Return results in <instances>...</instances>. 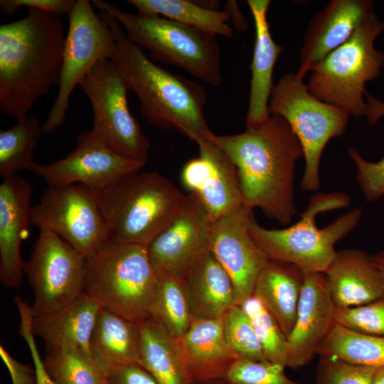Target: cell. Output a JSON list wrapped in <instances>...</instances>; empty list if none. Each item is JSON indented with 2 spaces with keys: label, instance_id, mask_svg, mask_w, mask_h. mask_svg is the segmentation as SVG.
<instances>
[{
  "label": "cell",
  "instance_id": "6da1fadb",
  "mask_svg": "<svg viewBox=\"0 0 384 384\" xmlns=\"http://www.w3.org/2000/svg\"><path fill=\"white\" fill-rule=\"evenodd\" d=\"M234 163L244 203L283 225L297 213L294 201L295 170L304 157L302 146L287 122L270 114L240 134L206 137Z\"/></svg>",
  "mask_w": 384,
  "mask_h": 384
},
{
  "label": "cell",
  "instance_id": "7a4b0ae2",
  "mask_svg": "<svg viewBox=\"0 0 384 384\" xmlns=\"http://www.w3.org/2000/svg\"><path fill=\"white\" fill-rule=\"evenodd\" d=\"M66 33L60 16L28 9L0 25V112L16 119L58 84Z\"/></svg>",
  "mask_w": 384,
  "mask_h": 384
},
{
  "label": "cell",
  "instance_id": "3957f363",
  "mask_svg": "<svg viewBox=\"0 0 384 384\" xmlns=\"http://www.w3.org/2000/svg\"><path fill=\"white\" fill-rule=\"evenodd\" d=\"M115 41L112 60L117 65L129 90L139 102L142 114L163 129H176L185 134L195 131L203 137L212 133L204 107L206 95L198 82L159 67L132 41L119 22L100 11Z\"/></svg>",
  "mask_w": 384,
  "mask_h": 384
},
{
  "label": "cell",
  "instance_id": "277c9868",
  "mask_svg": "<svg viewBox=\"0 0 384 384\" xmlns=\"http://www.w3.org/2000/svg\"><path fill=\"white\" fill-rule=\"evenodd\" d=\"M98 194L110 240L146 247L181 214L187 201L156 171L129 174Z\"/></svg>",
  "mask_w": 384,
  "mask_h": 384
},
{
  "label": "cell",
  "instance_id": "5b68a950",
  "mask_svg": "<svg viewBox=\"0 0 384 384\" xmlns=\"http://www.w3.org/2000/svg\"><path fill=\"white\" fill-rule=\"evenodd\" d=\"M349 196L343 192L316 193L294 224L282 229H267L252 216L249 232L269 260L292 264L303 274L325 272L334 260L336 243L358 225L362 210L355 208L323 228L316 224L321 213L348 208Z\"/></svg>",
  "mask_w": 384,
  "mask_h": 384
},
{
  "label": "cell",
  "instance_id": "8992f818",
  "mask_svg": "<svg viewBox=\"0 0 384 384\" xmlns=\"http://www.w3.org/2000/svg\"><path fill=\"white\" fill-rule=\"evenodd\" d=\"M92 4L112 16L128 37L150 59L175 66L218 87L223 81L220 48L217 36L155 14H132L102 0Z\"/></svg>",
  "mask_w": 384,
  "mask_h": 384
},
{
  "label": "cell",
  "instance_id": "52a82bcc",
  "mask_svg": "<svg viewBox=\"0 0 384 384\" xmlns=\"http://www.w3.org/2000/svg\"><path fill=\"white\" fill-rule=\"evenodd\" d=\"M156 279L147 247L110 240L86 257L84 294L102 309L140 323L149 318Z\"/></svg>",
  "mask_w": 384,
  "mask_h": 384
},
{
  "label": "cell",
  "instance_id": "ba28073f",
  "mask_svg": "<svg viewBox=\"0 0 384 384\" xmlns=\"http://www.w3.org/2000/svg\"><path fill=\"white\" fill-rule=\"evenodd\" d=\"M384 31L376 14L367 15L351 37L311 70L306 84L319 100L356 117L366 115V83L378 78L384 66V53L375 41Z\"/></svg>",
  "mask_w": 384,
  "mask_h": 384
},
{
  "label": "cell",
  "instance_id": "9c48e42d",
  "mask_svg": "<svg viewBox=\"0 0 384 384\" xmlns=\"http://www.w3.org/2000/svg\"><path fill=\"white\" fill-rule=\"evenodd\" d=\"M268 112L282 117L302 146L305 167L301 188L305 191L319 190L322 153L331 139L344 133L349 114L316 98L294 73L284 75L273 85Z\"/></svg>",
  "mask_w": 384,
  "mask_h": 384
},
{
  "label": "cell",
  "instance_id": "30bf717a",
  "mask_svg": "<svg viewBox=\"0 0 384 384\" xmlns=\"http://www.w3.org/2000/svg\"><path fill=\"white\" fill-rule=\"evenodd\" d=\"M93 113L92 134L115 153L146 164L149 142L131 114L127 82L110 59L99 62L80 82Z\"/></svg>",
  "mask_w": 384,
  "mask_h": 384
},
{
  "label": "cell",
  "instance_id": "8fae6325",
  "mask_svg": "<svg viewBox=\"0 0 384 384\" xmlns=\"http://www.w3.org/2000/svg\"><path fill=\"white\" fill-rule=\"evenodd\" d=\"M59 87L46 121L44 134L55 131L65 122L71 94L99 62L112 59L115 49L112 31L88 0H77L68 15Z\"/></svg>",
  "mask_w": 384,
  "mask_h": 384
},
{
  "label": "cell",
  "instance_id": "7c38bea8",
  "mask_svg": "<svg viewBox=\"0 0 384 384\" xmlns=\"http://www.w3.org/2000/svg\"><path fill=\"white\" fill-rule=\"evenodd\" d=\"M31 223L49 230L87 257L109 240L98 188L84 184L49 186L31 208Z\"/></svg>",
  "mask_w": 384,
  "mask_h": 384
},
{
  "label": "cell",
  "instance_id": "4fadbf2b",
  "mask_svg": "<svg viewBox=\"0 0 384 384\" xmlns=\"http://www.w3.org/2000/svg\"><path fill=\"white\" fill-rule=\"evenodd\" d=\"M86 257L53 233L40 230L23 270L34 292L33 316L57 310L84 294Z\"/></svg>",
  "mask_w": 384,
  "mask_h": 384
},
{
  "label": "cell",
  "instance_id": "5bb4252c",
  "mask_svg": "<svg viewBox=\"0 0 384 384\" xmlns=\"http://www.w3.org/2000/svg\"><path fill=\"white\" fill-rule=\"evenodd\" d=\"M144 165L115 153L89 130L78 135L76 146L65 157L48 164L33 162L28 171L49 186L80 183L100 189Z\"/></svg>",
  "mask_w": 384,
  "mask_h": 384
},
{
  "label": "cell",
  "instance_id": "9a60e30c",
  "mask_svg": "<svg viewBox=\"0 0 384 384\" xmlns=\"http://www.w3.org/2000/svg\"><path fill=\"white\" fill-rule=\"evenodd\" d=\"M252 208L243 203L213 220L209 251L233 281L237 305L253 295L269 260L249 232Z\"/></svg>",
  "mask_w": 384,
  "mask_h": 384
},
{
  "label": "cell",
  "instance_id": "2e32d148",
  "mask_svg": "<svg viewBox=\"0 0 384 384\" xmlns=\"http://www.w3.org/2000/svg\"><path fill=\"white\" fill-rule=\"evenodd\" d=\"M185 136L198 145L200 156L185 164L182 182L200 198L212 220L245 203L238 170L228 154L195 131H188Z\"/></svg>",
  "mask_w": 384,
  "mask_h": 384
},
{
  "label": "cell",
  "instance_id": "e0dca14e",
  "mask_svg": "<svg viewBox=\"0 0 384 384\" xmlns=\"http://www.w3.org/2000/svg\"><path fill=\"white\" fill-rule=\"evenodd\" d=\"M213 222L200 198L194 193L187 195L181 214L147 246L155 272L183 276L209 252Z\"/></svg>",
  "mask_w": 384,
  "mask_h": 384
},
{
  "label": "cell",
  "instance_id": "ac0fdd59",
  "mask_svg": "<svg viewBox=\"0 0 384 384\" xmlns=\"http://www.w3.org/2000/svg\"><path fill=\"white\" fill-rule=\"evenodd\" d=\"M335 304L324 272L304 274L294 326L287 338V367L310 363L334 321Z\"/></svg>",
  "mask_w": 384,
  "mask_h": 384
},
{
  "label": "cell",
  "instance_id": "d6986e66",
  "mask_svg": "<svg viewBox=\"0 0 384 384\" xmlns=\"http://www.w3.org/2000/svg\"><path fill=\"white\" fill-rule=\"evenodd\" d=\"M31 183L17 174L4 178L0 185V281L18 287L23 279L21 243L31 220Z\"/></svg>",
  "mask_w": 384,
  "mask_h": 384
},
{
  "label": "cell",
  "instance_id": "ffe728a7",
  "mask_svg": "<svg viewBox=\"0 0 384 384\" xmlns=\"http://www.w3.org/2000/svg\"><path fill=\"white\" fill-rule=\"evenodd\" d=\"M373 12L369 0H332L311 18L304 36L297 75L304 79L326 56L344 43Z\"/></svg>",
  "mask_w": 384,
  "mask_h": 384
},
{
  "label": "cell",
  "instance_id": "44dd1931",
  "mask_svg": "<svg viewBox=\"0 0 384 384\" xmlns=\"http://www.w3.org/2000/svg\"><path fill=\"white\" fill-rule=\"evenodd\" d=\"M176 342L185 371L193 384L223 379L240 358L225 341L222 318L193 320Z\"/></svg>",
  "mask_w": 384,
  "mask_h": 384
},
{
  "label": "cell",
  "instance_id": "7402d4cb",
  "mask_svg": "<svg viewBox=\"0 0 384 384\" xmlns=\"http://www.w3.org/2000/svg\"><path fill=\"white\" fill-rule=\"evenodd\" d=\"M324 273L336 306H357L384 297L380 273L363 250L337 251Z\"/></svg>",
  "mask_w": 384,
  "mask_h": 384
},
{
  "label": "cell",
  "instance_id": "603a6c76",
  "mask_svg": "<svg viewBox=\"0 0 384 384\" xmlns=\"http://www.w3.org/2000/svg\"><path fill=\"white\" fill-rule=\"evenodd\" d=\"M255 27V41L250 65L251 80L246 128L255 126L269 117L268 104L273 87L274 65L283 46L277 44L271 35L267 21L270 0H248Z\"/></svg>",
  "mask_w": 384,
  "mask_h": 384
},
{
  "label": "cell",
  "instance_id": "cb8c5ba5",
  "mask_svg": "<svg viewBox=\"0 0 384 384\" xmlns=\"http://www.w3.org/2000/svg\"><path fill=\"white\" fill-rule=\"evenodd\" d=\"M102 307L83 294L65 306L33 317V331L48 348L73 347L91 356L90 343Z\"/></svg>",
  "mask_w": 384,
  "mask_h": 384
},
{
  "label": "cell",
  "instance_id": "d4e9b609",
  "mask_svg": "<svg viewBox=\"0 0 384 384\" xmlns=\"http://www.w3.org/2000/svg\"><path fill=\"white\" fill-rule=\"evenodd\" d=\"M193 320L222 318L237 305L230 276L209 251L183 275Z\"/></svg>",
  "mask_w": 384,
  "mask_h": 384
},
{
  "label": "cell",
  "instance_id": "484cf974",
  "mask_svg": "<svg viewBox=\"0 0 384 384\" xmlns=\"http://www.w3.org/2000/svg\"><path fill=\"white\" fill-rule=\"evenodd\" d=\"M90 351L108 376L127 365H140L139 323L102 308L91 336Z\"/></svg>",
  "mask_w": 384,
  "mask_h": 384
},
{
  "label": "cell",
  "instance_id": "4316f807",
  "mask_svg": "<svg viewBox=\"0 0 384 384\" xmlns=\"http://www.w3.org/2000/svg\"><path fill=\"white\" fill-rule=\"evenodd\" d=\"M304 274L296 266L269 260L254 288L257 298L287 338L296 321Z\"/></svg>",
  "mask_w": 384,
  "mask_h": 384
},
{
  "label": "cell",
  "instance_id": "83f0119b",
  "mask_svg": "<svg viewBox=\"0 0 384 384\" xmlns=\"http://www.w3.org/2000/svg\"><path fill=\"white\" fill-rule=\"evenodd\" d=\"M140 365L158 384H193L186 371L176 338L149 318L139 323Z\"/></svg>",
  "mask_w": 384,
  "mask_h": 384
},
{
  "label": "cell",
  "instance_id": "f1b7e54d",
  "mask_svg": "<svg viewBox=\"0 0 384 384\" xmlns=\"http://www.w3.org/2000/svg\"><path fill=\"white\" fill-rule=\"evenodd\" d=\"M156 275L149 318L161 325L172 337L178 338L193 321L183 277L169 273Z\"/></svg>",
  "mask_w": 384,
  "mask_h": 384
},
{
  "label": "cell",
  "instance_id": "f546056e",
  "mask_svg": "<svg viewBox=\"0 0 384 384\" xmlns=\"http://www.w3.org/2000/svg\"><path fill=\"white\" fill-rule=\"evenodd\" d=\"M142 14H155L206 31L216 36L230 38L234 29L228 22L225 11L206 9L188 0H127Z\"/></svg>",
  "mask_w": 384,
  "mask_h": 384
},
{
  "label": "cell",
  "instance_id": "4dcf8cb0",
  "mask_svg": "<svg viewBox=\"0 0 384 384\" xmlns=\"http://www.w3.org/2000/svg\"><path fill=\"white\" fill-rule=\"evenodd\" d=\"M316 355L354 365L384 366V336L363 334L334 323Z\"/></svg>",
  "mask_w": 384,
  "mask_h": 384
},
{
  "label": "cell",
  "instance_id": "1f68e13d",
  "mask_svg": "<svg viewBox=\"0 0 384 384\" xmlns=\"http://www.w3.org/2000/svg\"><path fill=\"white\" fill-rule=\"evenodd\" d=\"M11 128L0 131V176L3 178L28 170L43 133L38 117L27 114Z\"/></svg>",
  "mask_w": 384,
  "mask_h": 384
},
{
  "label": "cell",
  "instance_id": "d6a6232c",
  "mask_svg": "<svg viewBox=\"0 0 384 384\" xmlns=\"http://www.w3.org/2000/svg\"><path fill=\"white\" fill-rule=\"evenodd\" d=\"M43 361L53 384H110L92 356L78 348H48Z\"/></svg>",
  "mask_w": 384,
  "mask_h": 384
},
{
  "label": "cell",
  "instance_id": "836d02e7",
  "mask_svg": "<svg viewBox=\"0 0 384 384\" xmlns=\"http://www.w3.org/2000/svg\"><path fill=\"white\" fill-rule=\"evenodd\" d=\"M240 306L250 320L265 360L287 367V338L272 315L253 295Z\"/></svg>",
  "mask_w": 384,
  "mask_h": 384
},
{
  "label": "cell",
  "instance_id": "e575fe53",
  "mask_svg": "<svg viewBox=\"0 0 384 384\" xmlns=\"http://www.w3.org/2000/svg\"><path fill=\"white\" fill-rule=\"evenodd\" d=\"M366 97L365 116L368 124L373 125L384 116V102L367 92ZM348 153L356 166V181L365 199L372 202L382 198L384 196V156L378 161H369L352 146L348 148Z\"/></svg>",
  "mask_w": 384,
  "mask_h": 384
},
{
  "label": "cell",
  "instance_id": "d590c367",
  "mask_svg": "<svg viewBox=\"0 0 384 384\" xmlns=\"http://www.w3.org/2000/svg\"><path fill=\"white\" fill-rule=\"evenodd\" d=\"M222 319L225 341L240 358L267 361L250 320L240 305L229 309Z\"/></svg>",
  "mask_w": 384,
  "mask_h": 384
},
{
  "label": "cell",
  "instance_id": "8d00e7d4",
  "mask_svg": "<svg viewBox=\"0 0 384 384\" xmlns=\"http://www.w3.org/2000/svg\"><path fill=\"white\" fill-rule=\"evenodd\" d=\"M284 369L267 361L238 358L223 380L226 384H302L289 378Z\"/></svg>",
  "mask_w": 384,
  "mask_h": 384
},
{
  "label": "cell",
  "instance_id": "74e56055",
  "mask_svg": "<svg viewBox=\"0 0 384 384\" xmlns=\"http://www.w3.org/2000/svg\"><path fill=\"white\" fill-rule=\"evenodd\" d=\"M334 321L355 332L384 336V297L357 306H335Z\"/></svg>",
  "mask_w": 384,
  "mask_h": 384
},
{
  "label": "cell",
  "instance_id": "f35d334b",
  "mask_svg": "<svg viewBox=\"0 0 384 384\" xmlns=\"http://www.w3.org/2000/svg\"><path fill=\"white\" fill-rule=\"evenodd\" d=\"M375 369L320 357L316 384H372Z\"/></svg>",
  "mask_w": 384,
  "mask_h": 384
},
{
  "label": "cell",
  "instance_id": "ab89813d",
  "mask_svg": "<svg viewBox=\"0 0 384 384\" xmlns=\"http://www.w3.org/2000/svg\"><path fill=\"white\" fill-rule=\"evenodd\" d=\"M16 306L20 314L18 333L23 338L29 348L37 376L38 384H53L46 370L35 341V334L32 326L33 316L31 306L23 300H18L16 302Z\"/></svg>",
  "mask_w": 384,
  "mask_h": 384
},
{
  "label": "cell",
  "instance_id": "60d3db41",
  "mask_svg": "<svg viewBox=\"0 0 384 384\" xmlns=\"http://www.w3.org/2000/svg\"><path fill=\"white\" fill-rule=\"evenodd\" d=\"M74 0H1L0 9L6 16L14 14L22 7L45 11L56 16L69 15Z\"/></svg>",
  "mask_w": 384,
  "mask_h": 384
},
{
  "label": "cell",
  "instance_id": "b9f144b4",
  "mask_svg": "<svg viewBox=\"0 0 384 384\" xmlns=\"http://www.w3.org/2000/svg\"><path fill=\"white\" fill-rule=\"evenodd\" d=\"M110 384H158L142 366L127 365L109 376Z\"/></svg>",
  "mask_w": 384,
  "mask_h": 384
},
{
  "label": "cell",
  "instance_id": "7bdbcfd3",
  "mask_svg": "<svg viewBox=\"0 0 384 384\" xmlns=\"http://www.w3.org/2000/svg\"><path fill=\"white\" fill-rule=\"evenodd\" d=\"M0 356L9 372L12 384H38L35 369L17 361L2 345Z\"/></svg>",
  "mask_w": 384,
  "mask_h": 384
},
{
  "label": "cell",
  "instance_id": "ee69618b",
  "mask_svg": "<svg viewBox=\"0 0 384 384\" xmlns=\"http://www.w3.org/2000/svg\"><path fill=\"white\" fill-rule=\"evenodd\" d=\"M230 15L234 26L240 31H245L247 24L245 18L240 13L238 4L235 1H228L225 4V10Z\"/></svg>",
  "mask_w": 384,
  "mask_h": 384
},
{
  "label": "cell",
  "instance_id": "f6af8a7d",
  "mask_svg": "<svg viewBox=\"0 0 384 384\" xmlns=\"http://www.w3.org/2000/svg\"><path fill=\"white\" fill-rule=\"evenodd\" d=\"M372 260L380 273L384 283V249L371 255Z\"/></svg>",
  "mask_w": 384,
  "mask_h": 384
},
{
  "label": "cell",
  "instance_id": "bcb514c9",
  "mask_svg": "<svg viewBox=\"0 0 384 384\" xmlns=\"http://www.w3.org/2000/svg\"><path fill=\"white\" fill-rule=\"evenodd\" d=\"M372 384H384V366L376 368Z\"/></svg>",
  "mask_w": 384,
  "mask_h": 384
},
{
  "label": "cell",
  "instance_id": "7dc6e473",
  "mask_svg": "<svg viewBox=\"0 0 384 384\" xmlns=\"http://www.w3.org/2000/svg\"><path fill=\"white\" fill-rule=\"evenodd\" d=\"M193 384H226L223 379L213 380L202 383H196Z\"/></svg>",
  "mask_w": 384,
  "mask_h": 384
}]
</instances>
